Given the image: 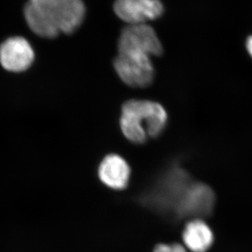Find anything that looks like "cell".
Segmentation results:
<instances>
[{"mask_svg": "<svg viewBox=\"0 0 252 252\" xmlns=\"http://www.w3.org/2000/svg\"><path fill=\"white\" fill-rule=\"evenodd\" d=\"M24 16L34 34L54 38L60 32L71 34L80 27L85 6L82 0H29Z\"/></svg>", "mask_w": 252, "mask_h": 252, "instance_id": "cell-1", "label": "cell"}, {"mask_svg": "<svg viewBox=\"0 0 252 252\" xmlns=\"http://www.w3.org/2000/svg\"><path fill=\"white\" fill-rule=\"evenodd\" d=\"M167 121V112L160 103L133 99L123 105L120 125L128 140L140 144L162 133Z\"/></svg>", "mask_w": 252, "mask_h": 252, "instance_id": "cell-2", "label": "cell"}, {"mask_svg": "<svg viewBox=\"0 0 252 252\" xmlns=\"http://www.w3.org/2000/svg\"><path fill=\"white\" fill-rule=\"evenodd\" d=\"M152 57L138 53H119L114 60L115 70L126 85L133 88H145L154 78Z\"/></svg>", "mask_w": 252, "mask_h": 252, "instance_id": "cell-3", "label": "cell"}, {"mask_svg": "<svg viewBox=\"0 0 252 252\" xmlns=\"http://www.w3.org/2000/svg\"><path fill=\"white\" fill-rule=\"evenodd\" d=\"M162 51V45L149 25H128L122 32L118 42L119 53H138L158 57L161 55Z\"/></svg>", "mask_w": 252, "mask_h": 252, "instance_id": "cell-4", "label": "cell"}, {"mask_svg": "<svg viewBox=\"0 0 252 252\" xmlns=\"http://www.w3.org/2000/svg\"><path fill=\"white\" fill-rule=\"evenodd\" d=\"M215 196L211 188L202 184L190 183L183 192L175 209L177 218L201 219L211 214Z\"/></svg>", "mask_w": 252, "mask_h": 252, "instance_id": "cell-5", "label": "cell"}, {"mask_svg": "<svg viewBox=\"0 0 252 252\" xmlns=\"http://www.w3.org/2000/svg\"><path fill=\"white\" fill-rule=\"evenodd\" d=\"M114 11L128 25L147 24L160 17L164 7L160 0H116Z\"/></svg>", "mask_w": 252, "mask_h": 252, "instance_id": "cell-6", "label": "cell"}, {"mask_svg": "<svg viewBox=\"0 0 252 252\" xmlns=\"http://www.w3.org/2000/svg\"><path fill=\"white\" fill-rule=\"evenodd\" d=\"M34 50L29 42L22 37H12L0 47V63L5 70L22 72L34 62Z\"/></svg>", "mask_w": 252, "mask_h": 252, "instance_id": "cell-7", "label": "cell"}, {"mask_svg": "<svg viewBox=\"0 0 252 252\" xmlns=\"http://www.w3.org/2000/svg\"><path fill=\"white\" fill-rule=\"evenodd\" d=\"M130 173L127 161L117 154L107 155L98 167V176L102 184L115 190H122L127 187Z\"/></svg>", "mask_w": 252, "mask_h": 252, "instance_id": "cell-8", "label": "cell"}, {"mask_svg": "<svg viewBox=\"0 0 252 252\" xmlns=\"http://www.w3.org/2000/svg\"><path fill=\"white\" fill-rule=\"evenodd\" d=\"M184 247L188 252H207L213 245L214 233L211 227L201 219L189 221L182 233Z\"/></svg>", "mask_w": 252, "mask_h": 252, "instance_id": "cell-9", "label": "cell"}, {"mask_svg": "<svg viewBox=\"0 0 252 252\" xmlns=\"http://www.w3.org/2000/svg\"><path fill=\"white\" fill-rule=\"evenodd\" d=\"M153 252H188L187 249L180 243H160L156 246Z\"/></svg>", "mask_w": 252, "mask_h": 252, "instance_id": "cell-10", "label": "cell"}, {"mask_svg": "<svg viewBox=\"0 0 252 252\" xmlns=\"http://www.w3.org/2000/svg\"><path fill=\"white\" fill-rule=\"evenodd\" d=\"M247 49L251 56L252 57V35L248 38L247 40Z\"/></svg>", "mask_w": 252, "mask_h": 252, "instance_id": "cell-11", "label": "cell"}]
</instances>
